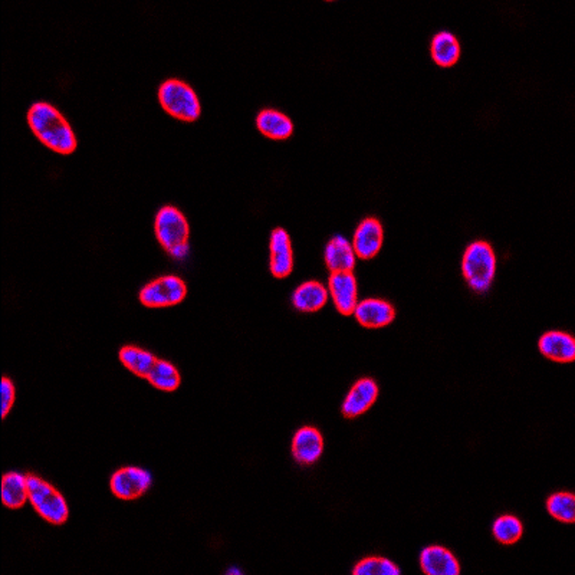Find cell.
I'll return each instance as SVG.
<instances>
[{
  "instance_id": "9c48e42d",
  "label": "cell",
  "mask_w": 575,
  "mask_h": 575,
  "mask_svg": "<svg viewBox=\"0 0 575 575\" xmlns=\"http://www.w3.org/2000/svg\"><path fill=\"white\" fill-rule=\"evenodd\" d=\"M383 240H385V231L380 222L374 217L364 219L355 229L354 238H352V245L355 256L364 261L376 258L383 247Z\"/></svg>"
},
{
  "instance_id": "52a82bcc",
  "label": "cell",
  "mask_w": 575,
  "mask_h": 575,
  "mask_svg": "<svg viewBox=\"0 0 575 575\" xmlns=\"http://www.w3.org/2000/svg\"><path fill=\"white\" fill-rule=\"evenodd\" d=\"M153 478L140 467H124L112 474L109 481L111 492L123 501H134L150 490Z\"/></svg>"
},
{
  "instance_id": "4fadbf2b",
  "label": "cell",
  "mask_w": 575,
  "mask_h": 575,
  "mask_svg": "<svg viewBox=\"0 0 575 575\" xmlns=\"http://www.w3.org/2000/svg\"><path fill=\"white\" fill-rule=\"evenodd\" d=\"M324 452V439L320 430L306 426L292 439V455L299 465H314Z\"/></svg>"
},
{
  "instance_id": "ac0fdd59",
  "label": "cell",
  "mask_w": 575,
  "mask_h": 575,
  "mask_svg": "<svg viewBox=\"0 0 575 575\" xmlns=\"http://www.w3.org/2000/svg\"><path fill=\"white\" fill-rule=\"evenodd\" d=\"M256 127L268 139L287 140L294 133V123L284 112L273 109H262L256 117Z\"/></svg>"
},
{
  "instance_id": "8fae6325",
  "label": "cell",
  "mask_w": 575,
  "mask_h": 575,
  "mask_svg": "<svg viewBox=\"0 0 575 575\" xmlns=\"http://www.w3.org/2000/svg\"><path fill=\"white\" fill-rule=\"evenodd\" d=\"M271 272L273 277H289L294 270V251H292L291 238L282 228L273 229L270 239Z\"/></svg>"
},
{
  "instance_id": "5b68a950",
  "label": "cell",
  "mask_w": 575,
  "mask_h": 575,
  "mask_svg": "<svg viewBox=\"0 0 575 575\" xmlns=\"http://www.w3.org/2000/svg\"><path fill=\"white\" fill-rule=\"evenodd\" d=\"M28 478V498L37 515L53 525H64L69 516L67 501L55 488L29 474Z\"/></svg>"
},
{
  "instance_id": "7c38bea8",
  "label": "cell",
  "mask_w": 575,
  "mask_h": 575,
  "mask_svg": "<svg viewBox=\"0 0 575 575\" xmlns=\"http://www.w3.org/2000/svg\"><path fill=\"white\" fill-rule=\"evenodd\" d=\"M378 397V385L373 378H361L352 385L343 403L344 417L355 418L371 409Z\"/></svg>"
},
{
  "instance_id": "7a4b0ae2",
  "label": "cell",
  "mask_w": 575,
  "mask_h": 575,
  "mask_svg": "<svg viewBox=\"0 0 575 575\" xmlns=\"http://www.w3.org/2000/svg\"><path fill=\"white\" fill-rule=\"evenodd\" d=\"M154 232L161 247L172 258L184 259L189 254L190 226L174 206H165L154 217Z\"/></svg>"
},
{
  "instance_id": "ba28073f",
  "label": "cell",
  "mask_w": 575,
  "mask_h": 575,
  "mask_svg": "<svg viewBox=\"0 0 575 575\" xmlns=\"http://www.w3.org/2000/svg\"><path fill=\"white\" fill-rule=\"evenodd\" d=\"M328 292L340 314L345 317L354 314L355 306L359 304V288H357V278L354 277V273H331L328 279Z\"/></svg>"
},
{
  "instance_id": "44dd1931",
  "label": "cell",
  "mask_w": 575,
  "mask_h": 575,
  "mask_svg": "<svg viewBox=\"0 0 575 575\" xmlns=\"http://www.w3.org/2000/svg\"><path fill=\"white\" fill-rule=\"evenodd\" d=\"M120 361L131 373L139 376V377L147 378L150 371L153 370V367L156 366L158 359L142 348L126 345L120 350Z\"/></svg>"
},
{
  "instance_id": "6da1fadb",
  "label": "cell",
  "mask_w": 575,
  "mask_h": 575,
  "mask_svg": "<svg viewBox=\"0 0 575 575\" xmlns=\"http://www.w3.org/2000/svg\"><path fill=\"white\" fill-rule=\"evenodd\" d=\"M28 124L37 139L60 154H71L77 149V135L62 114L45 101H37L28 109Z\"/></svg>"
},
{
  "instance_id": "cb8c5ba5",
  "label": "cell",
  "mask_w": 575,
  "mask_h": 575,
  "mask_svg": "<svg viewBox=\"0 0 575 575\" xmlns=\"http://www.w3.org/2000/svg\"><path fill=\"white\" fill-rule=\"evenodd\" d=\"M493 537L504 546H512L522 539L523 525L516 516L502 515L493 522Z\"/></svg>"
},
{
  "instance_id": "603a6c76",
  "label": "cell",
  "mask_w": 575,
  "mask_h": 575,
  "mask_svg": "<svg viewBox=\"0 0 575 575\" xmlns=\"http://www.w3.org/2000/svg\"><path fill=\"white\" fill-rule=\"evenodd\" d=\"M547 511L554 520L572 523L575 521V498L570 492L554 493L547 499Z\"/></svg>"
},
{
  "instance_id": "d6986e66",
  "label": "cell",
  "mask_w": 575,
  "mask_h": 575,
  "mask_svg": "<svg viewBox=\"0 0 575 575\" xmlns=\"http://www.w3.org/2000/svg\"><path fill=\"white\" fill-rule=\"evenodd\" d=\"M432 58L439 67L450 68L458 64L460 58V44L450 32H439L430 44Z\"/></svg>"
},
{
  "instance_id": "484cf974",
  "label": "cell",
  "mask_w": 575,
  "mask_h": 575,
  "mask_svg": "<svg viewBox=\"0 0 575 575\" xmlns=\"http://www.w3.org/2000/svg\"><path fill=\"white\" fill-rule=\"evenodd\" d=\"M0 397H2V418L6 417L15 403V385H12L9 378H2L0 385Z\"/></svg>"
},
{
  "instance_id": "d4e9b609",
  "label": "cell",
  "mask_w": 575,
  "mask_h": 575,
  "mask_svg": "<svg viewBox=\"0 0 575 575\" xmlns=\"http://www.w3.org/2000/svg\"><path fill=\"white\" fill-rule=\"evenodd\" d=\"M400 572L394 563L381 557L364 558L352 570L354 575H399Z\"/></svg>"
},
{
  "instance_id": "2e32d148",
  "label": "cell",
  "mask_w": 575,
  "mask_h": 575,
  "mask_svg": "<svg viewBox=\"0 0 575 575\" xmlns=\"http://www.w3.org/2000/svg\"><path fill=\"white\" fill-rule=\"evenodd\" d=\"M355 252L350 240L344 236H334L325 247V265L329 272H352L355 268Z\"/></svg>"
},
{
  "instance_id": "ffe728a7",
  "label": "cell",
  "mask_w": 575,
  "mask_h": 575,
  "mask_svg": "<svg viewBox=\"0 0 575 575\" xmlns=\"http://www.w3.org/2000/svg\"><path fill=\"white\" fill-rule=\"evenodd\" d=\"M27 501H29L27 476L16 472L4 474L2 478V504L9 509H19Z\"/></svg>"
},
{
  "instance_id": "7402d4cb",
  "label": "cell",
  "mask_w": 575,
  "mask_h": 575,
  "mask_svg": "<svg viewBox=\"0 0 575 575\" xmlns=\"http://www.w3.org/2000/svg\"><path fill=\"white\" fill-rule=\"evenodd\" d=\"M146 380L156 389L167 393L176 392L182 385V377L176 367L165 360H158Z\"/></svg>"
},
{
  "instance_id": "277c9868",
  "label": "cell",
  "mask_w": 575,
  "mask_h": 575,
  "mask_svg": "<svg viewBox=\"0 0 575 575\" xmlns=\"http://www.w3.org/2000/svg\"><path fill=\"white\" fill-rule=\"evenodd\" d=\"M158 101L161 107L177 120L195 121L202 112L198 93L182 79H166L165 83L158 86Z\"/></svg>"
},
{
  "instance_id": "e0dca14e",
  "label": "cell",
  "mask_w": 575,
  "mask_h": 575,
  "mask_svg": "<svg viewBox=\"0 0 575 575\" xmlns=\"http://www.w3.org/2000/svg\"><path fill=\"white\" fill-rule=\"evenodd\" d=\"M328 288L317 280H306L292 294V304L303 312H317L328 301Z\"/></svg>"
},
{
  "instance_id": "5bb4252c",
  "label": "cell",
  "mask_w": 575,
  "mask_h": 575,
  "mask_svg": "<svg viewBox=\"0 0 575 575\" xmlns=\"http://www.w3.org/2000/svg\"><path fill=\"white\" fill-rule=\"evenodd\" d=\"M420 568L427 575H458L460 564L448 548L441 546L427 547L420 554Z\"/></svg>"
},
{
  "instance_id": "9a60e30c",
  "label": "cell",
  "mask_w": 575,
  "mask_h": 575,
  "mask_svg": "<svg viewBox=\"0 0 575 575\" xmlns=\"http://www.w3.org/2000/svg\"><path fill=\"white\" fill-rule=\"evenodd\" d=\"M541 354L553 361L567 364L575 360V340L563 331H548L539 338Z\"/></svg>"
},
{
  "instance_id": "3957f363",
  "label": "cell",
  "mask_w": 575,
  "mask_h": 575,
  "mask_svg": "<svg viewBox=\"0 0 575 575\" xmlns=\"http://www.w3.org/2000/svg\"><path fill=\"white\" fill-rule=\"evenodd\" d=\"M462 273L472 291L485 294L497 273V256L490 243L476 240L466 247L462 259Z\"/></svg>"
},
{
  "instance_id": "30bf717a",
  "label": "cell",
  "mask_w": 575,
  "mask_h": 575,
  "mask_svg": "<svg viewBox=\"0 0 575 575\" xmlns=\"http://www.w3.org/2000/svg\"><path fill=\"white\" fill-rule=\"evenodd\" d=\"M354 317L364 328L378 329L394 321L396 310L392 304L383 299H362L355 306Z\"/></svg>"
},
{
  "instance_id": "8992f818",
  "label": "cell",
  "mask_w": 575,
  "mask_h": 575,
  "mask_svg": "<svg viewBox=\"0 0 575 575\" xmlns=\"http://www.w3.org/2000/svg\"><path fill=\"white\" fill-rule=\"evenodd\" d=\"M187 287L182 278L166 275L151 280L140 291V303L149 308H167L183 303Z\"/></svg>"
}]
</instances>
